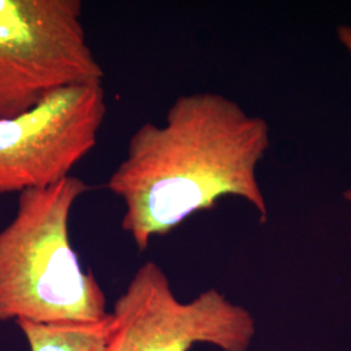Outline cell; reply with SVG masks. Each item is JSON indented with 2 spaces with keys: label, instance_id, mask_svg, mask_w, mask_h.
I'll return each mask as SVG.
<instances>
[{
  "label": "cell",
  "instance_id": "obj_7",
  "mask_svg": "<svg viewBox=\"0 0 351 351\" xmlns=\"http://www.w3.org/2000/svg\"><path fill=\"white\" fill-rule=\"evenodd\" d=\"M337 34H339V39L341 40V43L346 47V50L349 51L351 55V26H339ZM343 198L351 203V190H346L343 193Z\"/></svg>",
  "mask_w": 351,
  "mask_h": 351
},
{
  "label": "cell",
  "instance_id": "obj_1",
  "mask_svg": "<svg viewBox=\"0 0 351 351\" xmlns=\"http://www.w3.org/2000/svg\"><path fill=\"white\" fill-rule=\"evenodd\" d=\"M269 125L215 93L181 95L165 123H145L107 188L125 211L121 226L139 251L223 197L242 198L268 220L256 167L269 149Z\"/></svg>",
  "mask_w": 351,
  "mask_h": 351
},
{
  "label": "cell",
  "instance_id": "obj_3",
  "mask_svg": "<svg viewBox=\"0 0 351 351\" xmlns=\"http://www.w3.org/2000/svg\"><path fill=\"white\" fill-rule=\"evenodd\" d=\"M81 0H0V120L75 84L103 82Z\"/></svg>",
  "mask_w": 351,
  "mask_h": 351
},
{
  "label": "cell",
  "instance_id": "obj_5",
  "mask_svg": "<svg viewBox=\"0 0 351 351\" xmlns=\"http://www.w3.org/2000/svg\"><path fill=\"white\" fill-rule=\"evenodd\" d=\"M106 114L103 84L86 82L0 120V194L49 188L72 176L97 146Z\"/></svg>",
  "mask_w": 351,
  "mask_h": 351
},
{
  "label": "cell",
  "instance_id": "obj_6",
  "mask_svg": "<svg viewBox=\"0 0 351 351\" xmlns=\"http://www.w3.org/2000/svg\"><path fill=\"white\" fill-rule=\"evenodd\" d=\"M30 351H106L111 333V313L98 323L42 324L16 320Z\"/></svg>",
  "mask_w": 351,
  "mask_h": 351
},
{
  "label": "cell",
  "instance_id": "obj_2",
  "mask_svg": "<svg viewBox=\"0 0 351 351\" xmlns=\"http://www.w3.org/2000/svg\"><path fill=\"white\" fill-rule=\"evenodd\" d=\"M91 190L77 176L19 194L12 221L0 232V322L98 323L108 317L106 294L78 262L69 217Z\"/></svg>",
  "mask_w": 351,
  "mask_h": 351
},
{
  "label": "cell",
  "instance_id": "obj_4",
  "mask_svg": "<svg viewBox=\"0 0 351 351\" xmlns=\"http://www.w3.org/2000/svg\"><path fill=\"white\" fill-rule=\"evenodd\" d=\"M106 351H189L197 342L247 351L255 333L250 313L216 289L182 303L163 269L142 264L111 313Z\"/></svg>",
  "mask_w": 351,
  "mask_h": 351
}]
</instances>
